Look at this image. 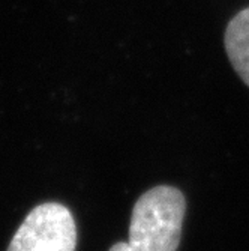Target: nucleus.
<instances>
[{"instance_id":"f257e3e1","label":"nucleus","mask_w":249,"mask_h":251,"mask_svg":"<svg viewBox=\"0 0 249 251\" xmlns=\"http://www.w3.org/2000/svg\"><path fill=\"white\" fill-rule=\"evenodd\" d=\"M185 212L180 190L159 185L146 191L132 209L128 244L134 251H177Z\"/></svg>"},{"instance_id":"f03ea898","label":"nucleus","mask_w":249,"mask_h":251,"mask_svg":"<svg viewBox=\"0 0 249 251\" xmlns=\"http://www.w3.org/2000/svg\"><path fill=\"white\" fill-rule=\"evenodd\" d=\"M77 226L65 204L48 201L33 208L17 229L6 251H75Z\"/></svg>"},{"instance_id":"7ed1b4c3","label":"nucleus","mask_w":249,"mask_h":251,"mask_svg":"<svg viewBox=\"0 0 249 251\" xmlns=\"http://www.w3.org/2000/svg\"><path fill=\"white\" fill-rule=\"evenodd\" d=\"M224 41L233 68L245 84L249 86V8L231 18Z\"/></svg>"},{"instance_id":"20e7f679","label":"nucleus","mask_w":249,"mask_h":251,"mask_svg":"<svg viewBox=\"0 0 249 251\" xmlns=\"http://www.w3.org/2000/svg\"><path fill=\"white\" fill-rule=\"evenodd\" d=\"M108 251H134V250L131 248V245L128 242H117V244L113 245Z\"/></svg>"}]
</instances>
